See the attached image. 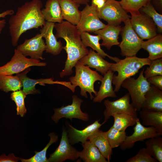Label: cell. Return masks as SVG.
<instances>
[{
    "instance_id": "1",
    "label": "cell",
    "mask_w": 162,
    "mask_h": 162,
    "mask_svg": "<svg viewBox=\"0 0 162 162\" xmlns=\"http://www.w3.org/2000/svg\"><path fill=\"white\" fill-rule=\"evenodd\" d=\"M40 0H32L18 7L9 20V33L12 45L16 46L21 35L27 30L42 27L46 22L41 13Z\"/></svg>"
},
{
    "instance_id": "2",
    "label": "cell",
    "mask_w": 162,
    "mask_h": 162,
    "mask_svg": "<svg viewBox=\"0 0 162 162\" xmlns=\"http://www.w3.org/2000/svg\"><path fill=\"white\" fill-rule=\"evenodd\" d=\"M54 28L56 31V38H62L66 43L63 47L67 55L64 68L71 71L79 59L88 53L89 50L83 44L76 26L63 21L60 23H55Z\"/></svg>"
},
{
    "instance_id": "3",
    "label": "cell",
    "mask_w": 162,
    "mask_h": 162,
    "mask_svg": "<svg viewBox=\"0 0 162 162\" xmlns=\"http://www.w3.org/2000/svg\"><path fill=\"white\" fill-rule=\"evenodd\" d=\"M75 67V76L69 78V82H64V85H66L73 93L76 87L79 86L80 89V94L82 96L87 98V92H88L90 99L93 100L94 97L92 93L96 96L97 93L94 89V83L97 81H101L103 76L96 71L91 69L88 66L83 65L79 62Z\"/></svg>"
},
{
    "instance_id": "4",
    "label": "cell",
    "mask_w": 162,
    "mask_h": 162,
    "mask_svg": "<svg viewBox=\"0 0 162 162\" xmlns=\"http://www.w3.org/2000/svg\"><path fill=\"white\" fill-rule=\"evenodd\" d=\"M151 62L148 57L140 58L134 56L126 57L115 63H112L110 69L118 73L117 75L114 74L113 76L112 83L115 86L114 91L118 92L124 80L136 75L140 69L146 65H149Z\"/></svg>"
},
{
    "instance_id": "5",
    "label": "cell",
    "mask_w": 162,
    "mask_h": 162,
    "mask_svg": "<svg viewBox=\"0 0 162 162\" xmlns=\"http://www.w3.org/2000/svg\"><path fill=\"white\" fill-rule=\"evenodd\" d=\"M144 70L143 68L136 79L130 77L124 80L121 85V87L128 90L131 103L138 111L141 110L145 95L151 86V84L144 76Z\"/></svg>"
},
{
    "instance_id": "6",
    "label": "cell",
    "mask_w": 162,
    "mask_h": 162,
    "mask_svg": "<svg viewBox=\"0 0 162 162\" xmlns=\"http://www.w3.org/2000/svg\"><path fill=\"white\" fill-rule=\"evenodd\" d=\"M124 26L122 28L120 34L122 40L118 46L121 50V55L123 56H136L142 49V40L133 29L129 19L124 22Z\"/></svg>"
},
{
    "instance_id": "7",
    "label": "cell",
    "mask_w": 162,
    "mask_h": 162,
    "mask_svg": "<svg viewBox=\"0 0 162 162\" xmlns=\"http://www.w3.org/2000/svg\"><path fill=\"white\" fill-rule=\"evenodd\" d=\"M97 10L99 18L106 21L109 25H120L131 17L119 2L115 0H107Z\"/></svg>"
},
{
    "instance_id": "8",
    "label": "cell",
    "mask_w": 162,
    "mask_h": 162,
    "mask_svg": "<svg viewBox=\"0 0 162 162\" xmlns=\"http://www.w3.org/2000/svg\"><path fill=\"white\" fill-rule=\"evenodd\" d=\"M45 62L39 60L28 58L16 49L10 61L3 66L0 67V75H10L20 73L33 66H45Z\"/></svg>"
},
{
    "instance_id": "9",
    "label": "cell",
    "mask_w": 162,
    "mask_h": 162,
    "mask_svg": "<svg viewBox=\"0 0 162 162\" xmlns=\"http://www.w3.org/2000/svg\"><path fill=\"white\" fill-rule=\"evenodd\" d=\"M72 98V102L71 104L54 108V113L51 118L55 123H58L62 118L69 119L71 121L73 118L85 122L89 120L88 115L86 112H83L81 109L83 100L75 95H73Z\"/></svg>"
},
{
    "instance_id": "10",
    "label": "cell",
    "mask_w": 162,
    "mask_h": 162,
    "mask_svg": "<svg viewBox=\"0 0 162 162\" xmlns=\"http://www.w3.org/2000/svg\"><path fill=\"white\" fill-rule=\"evenodd\" d=\"M81 13L80 20L76 26L80 33L83 32H94L106 26V25L100 20L97 8L94 5H86Z\"/></svg>"
},
{
    "instance_id": "11",
    "label": "cell",
    "mask_w": 162,
    "mask_h": 162,
    "mask_svg": "<svg viewBox=\"0 0 162 162\" xmlns=\"http://www.w3.org/2000/svg\"><path fill=\"white\" fill-rule=\"evenodd\" d=\"M130 20L133 29L142 40L149 39L157 34L155 24L146 14L140 12L131 15Z\"/></svg>"
},
{
    "instance_id": "12",
    "label": "cell",
    "mask_w": 162,
    "mask_h": 162,
    "mask_svg": "<svg viewBox=\"0 0 162 162\" xmlns=\"http://www.w3.org/2000/svg\"><path fill=\"white\" fill-rule=\"evenodd\" d=\"M130 96L128 93L115 100H105L104 104L105 107L103 114L104 123L111 116L115 114L127 113L137 116V111L132 103H130Z\"/></svg>"
},
{
    "instance_id": "13",
    "label": "cell",
    "mask_w": 162,
    "mask_h": 162,
    "mask_svg": "<svg viewBox=\"0 0 162 162\" xmlns=\"http://www.w3.org/2000/svg\"><path fill=\"white\" fill-rule=\"evenodd\" d=\"M80 152L69 143L66 129L63 127L60 144L48 160L49 162H62L67 160L74 161L79 158Z\"/></svg>"
},
{
    "instance_id": "14",
    "label": "cell",
    "mask_w": 162,
    "mask_h": 162,
    "mask_svg": "<svg viewBox=\"0 0 162 162\" xmlns=\"http://www.w3.org/2000/svg\"><path fill=\"white\" fill-rule=\"evenodd\" d=\"M134 132L130 135L126 136L125 140L119 146L123 150L132 148L135 143L138 141H142L146 139L161 135L154 127H144L140 123L139 119L134 128Z\"/></svg>"
},
{
    "instance_id": "15",
    "label": "cell",
    "mask_w": 162,
    "mask_h": 162,
    "mask_svg": "<svg viewBox=\"0 0 162 162\" xmlns=\"http://www.w3.org/2000/svg\"><path fill=\"white\" fill-rule=\"evenodd\" d=\"M43 38L40 33H38L30 39H26L16 49L25 57L29 56L34 59L44 60L43 54L46 46Z\"/></svg>"
},
{
    "instance_id": "16",
    "label": "cell",
    "mask_w": 162,
    "mask_h": 162,
    "mask_svg": "<svg viewBox=\"0 0 162 162\" xmlns=\"http://www.w3.org/2000/svg\"><path fill=\"white\" fill-rule=\"evenodd\" d=\"M104 124V122L100 124L97 120L84 129L79 130L66 122V130L69 143L72 145L80 142L84 143L88 140V137L99 129Z\"/></svg>"
},
{
    "instance_id": "17",
    "label": "cell",
    "mask_w": 162,
    "mask_h": 162,
    "mask_svg": "<svg viewBox=\"0 0 162 162\" xmlns=\"http://www.w3.org/2000/svg\"><path fill=\"white\" fill-rule=\"evenodd\" d=\"M55 23L46 22L40 30V34L45 40L46 52L56 56L59 54L63 49L61 40L58 41L53 33Z\"/></svg>"
},
{
    "instance_id": "18",
    "label": "cell",
    "mask_w": 162,
    "mask_h": 162,
    "mask_svg": "<svg viewBox=\"0 0 162 162\" xmlns=\"http://www.w3.org/2000/svg\"><path fill=\"white\" fill-rule=\"evenodd\" d=\"M78 62L83 65L95 68L103 75L107 72L112 64L105 60L92 49H90L88 53L79 59Z\"/></svg>"
},
{
    "instance_id": "19",
    "label": "cell",
    "mask_w": 162,
    "mask_h": 162,
    "mask_svg": "<svg viewBox=\"0 0 162 162\" xmlns=\"http://www.w3.org/2000/svg\"><path fill=\"white\" fill-rule=\"evenodd\" d=\"M120 25H106L103 28L99 29L94 33L99 35L102 40L100 46L106 47L110 50L112 47L114 45H118L120 42L118 41V36L122 29Z\"/></svg>"
},
{
    "instance_id": "20",
    "label": "cell",
    "mask_w": 162,
    "mask_h": 162,
    "mask_svg": "<svg viewBox=\"0 0 162 162\" xmlns=\"http://www.w3.org/2000/svg\"><path fill=\"white\" fill-rule=\"evenodd\" d=\"M141 110L162 112V91L151 85L145 95Z\"/></svg>"
},
{
    "instance_id": "21",
    "label": "cell",
    "mask_w": 162,
    "mask_h": 162,
    "mask_svg": "<svg viewBox=\"0 0 162 162\" xmlns=\"http://www.w3.org/2000/svg\"><path fill=\"white\" fill-rule=\"evenodd\" d=\"M29 68L21 73L16 74L21 80L22 85V90L26 95L39 93V90L36 88L35 86L38 84H53L59 83L60 82L54 81L52 78L33 79L27 76V74L30 70Z\"/></svg>"
},
{
    "instance_id": "22",
    "label": "cell",
    "mask_w": 162,
    "mask_h": 162,
    "mask_svg": "<svg viewBox=\"0 0 162 162\" xmlns=\"http://www.w3.org/2000/svg\"><path fill=\"white\" fill-rule=\"evenodd\" d=\"M63 19L71 24L76 26L80 19V4L74 0H59Z\"/></svg>"
},
{
    "instance_id": "23",
    "label": "cell",
    "mask_w": 162,
    "mask_h": 162,
    "mask_svg": "<svg viewBox=\"0 0 162 162\" xmlns=\"http://www.w3.org/2000/svg\"><path fill=\"white\" fill-rule=\"evenodd\" d=\"M114 72L109 69L104 75L99 89L97 95L93 99V102L101 103L107 97L115 98L117 96L112 86V80Z\"/></svg>"
},
{
    "instance_id": "24",
    "label": "cell",
    "mask_w": 162,
    "mask_h": 162,
    "mask_svg": "<svg viewBox=\"0 0 162 162\" xmlns=\"http://www.w3.org/2000/svg\"><path fill=\"white\" fill-rule=\"evenodd\" d=\"M41 12L47 22L60 23L63 21L59 0H47Z\"/></svg>"
},
{
    "instance_id": "25",
    "label": "cell",
    "mask_w": 162,
    "mask_h": 162,
    "mask_svg": "<svg viewBox=\"0 0 162 162\" xmlns=\"http://www.w3.org/2000/svg\"><path fill=\"white\" fill-rule=\"evenodd\" d=\"M83 149L80 151L79 158L85 162H108L98 148L91 142L87 140L81 143Z\"/></svg>"
},
{
    "instance_id": "26",
    "label": "cell",
    "mask_w": 162,
    "mask_h": 162,
    "mask_svg": "<svg viewBox=\"0 0 162 162\" xmlns=\"http://www.w3.org/2000/svg\"><path fill=\"white\" fill-rule=\"evenodd\" d=\"M88 140L98 148L108 162H110L113 151L105 135L104 132L98 129L89 136Z\"/></svg>"
},
{
    "instance_id": "27",
    "label": "cell",
    "mask_w": 162,
    "mask_h": 162,
    "mask_svg": "<svg viewBox=\"0 0 162 162\" xmlns=\"http://www.w3.org/2000/svg\"><path fill=\"white\" fill-rule=\"evenodd\" d=\"M141 47L148 52V58L151 60L162 58V34H157L146 41L143 40Z\"/></svg>"
},
{
    "instance_id": "28",
    "label": "cell",
    "mask_w": 162,
    "mask_h": 162,
    "mask_svg": "<svg viewBox=\"0 0 162 162\" xmlns=\"http://www.w3.org/2000/svg\"><path fill=\"white\" fill-rule=\"evenodd\" d=\"M80 34L82 43L86 47H91L104 58L106 56L116 62L120 60L118 57H113L109 56L101 48L99 43V40L101 39L99 35H92L87 32H82L80 33Z\"/></svg>"
},
{
    "instance_id": "29",
    "label": "cell",
    "mask_w": 162,
    "mask_h": 162,
    "mask_svg": "<svg viewBox=\"0 0 162 162\" xmlns=\"http://www.w3.org/2000/svg\"><path fill=\"white\" fill-rule=\"evenodd\" d=\"M140 117L142 120V124L152 126L162 135V112L140 111Z\"/></svg>"
},
{
    "instance_id": "30",
    "label": "cell",
    "mask_w": 162,
    "mask_h": 162,
    "mask_svg": "<svg viewBox=\"0 0 162 162\" xmlns=\"http://www.w3.org/2000/svg\"><path fill=\"white\" fill-rule=\"evenodd\" d=\"M114 118L112 127L120 130L125 131L129 127L134 125L139 119L136 116L127 113L114 114L112 116Z\"/></svg>"
},
{
    "instance_id": "31",
    "label": "cell",
    "mask_w": 162,
    "mask_h": 162,
    "mask_svg": "<svg viewBox=\"0 0 162 162\" xmlns=\"http://www.w3.org/2000/svg\"><path fill=\"white\" fill-rule=\"evenodd\" d=\"M22 87V82L16 75H0V89L6 92L20 90Z\"/></svg>"
},
{
    "instance_id": "32",
    "label": "cell",
    "mask_w": 162,
    "mask_h": 162,
    "mask_svg": "<svg viewBox=\"0 0 162 162\" xmlns=\"http://www.w3.org/2000/svg\"><path fill=\"white\" fill-rule=\"evenodd\" d=\"M145 145L149 155L158 161L162 162V137L160 136L148 139Z\"/></svg>"
},
{
    "instance_id": "33",
    "label": "cell",
    "mask_w": 162,
    "mask_h": 162,
    "mask_svg": "<svg viewBox=\"0 0 162 162\" xmlns=\"http://www.w3.org/2000/svg\"><path fill=\"white\" fill-rule=\"evenodd\" d=\"M104 133L112 149L120 146L125 140L127 136L125 131L119 130L112 126Z\"/></svg>"
},
{
    "instance_id": "34",
    "label": "cell",
    "mask_w": 162,
    "mask_h": 162,
    "mask_svg": "<svg viewBox=\"0 0 162 162\" xmlns=\"http://www.w3.org/2000/svg\"><path fill=\"white\" fill-rule=\"evenodd\" d=\"M48 136L50 137V140L45 147L41 151L34 152L35 154L33 157L28 159L21 158L22 162H49L46 157V153L49 147L53 143L58 141V137L54 132L50 133Z\"/></svg>"
},
{
    "instance_id": "35",
    "label": "cell",
    "mask_w": 162,
    "mask_h": 162,
    "mask_svg": "<svg viewBox=\"0 0 162 162\" xmlns=\"http://www.w3.org/2000/svg\"><path fill=\"white\" fill-rule=\"evenodd\" d=\"M140 10L150 17L155 24L158 31L160 33L162 32V15L158 13L151 1L149 2L141 8Z\"/></svg>"
},
{
    "instance_id": "36",
    "label": "cell",
    "mask_w": 162,
    "mask_h": 162,
    "mask_svg": "<svg viewBox=\"0 0 162 162\" xmlns=\"http://www.w3.org/2000/svg\"><path fill=\"white\" fill-rule=\"evenodd\" d=\"M152 0H120L119 1L122 7L131 15L140 13V9Z\"/></svg>"
},
{
    "instance_id": "37",
    "label": "cell",
    "mask_w": 162,
    "mask_h": 162,
    "mask_svg": "<svg viewBox=\"0 0 162 162\" xmlns=\"http://www.w3.org/2000/svg\"><path fill=\"white\" fill-rule=\"evenodd\" d=\"M26 95L22 90L13 92L10 94V98L16 105L17 114L23 117L26 112L25 105L24 99Z\"/></svg>"
},
{
    "instance_id": "38",
    "label": "cell",
    "mask_w": 162,
    "mask_h": 162,
    "mask_svg": "<svg viewBox=\"0 0 162 162\" xmlns=\"http://www.w3.org/2000/svg\"><path fill=\"white\" fill-rule=\"evenodd\" d=\"M143 74L146 79L157 75H162V58L152 61L149 67L144 70Z\"/></svg>"
},
{
    "instance_id": "39",
    "label": "cell",
    "mask_w": 162,
    "mask_h": 162,
    "mask_svg": "<svg viewBox=\"0 0 162 162\" xmlns=\"http://www.w3.org/2000/svg\"><path fill=\"white\" fill-rule=\"evenodd\" d=\"M126 162H157L158 161L148 153L146 148H141L134 156Z\"/></svg>"
},
{
    "instance_id": "40",
    "label": "cell",
    "mask_w": 162,
    "mask_h": 162,
    "mask_svg": "<svg viewBox=\"0 0 162 162\" xmlns=\"http://www.w3.org/2000/svg\"><path fill=\"white\" fill-rule=\"evenodd\" d=\"M148 81L156 88L162 91V75H157L147 79Z\"/></svg>"
},
{
    "instance_id": "41",
    "label": "cell",
    "mask_w": 162,
    "mask_h": 162,
    "mask_svg": "<svg viewBox=\"0 0 162 162\" xmlns=\"http://www.w3.org/2000/svg\"><path fill=\"white\" fill-rule=\"evenodd\" d=\"M14 13V11L12 9L8 10L4 12L0 13V18H4L8 15H11ZM6 23V20L5 19L0 20V35L2 31L5 26Z\"/></svg>"
},
{
    "instance_id": "42",
    "label": "cell",
    "mask_w": 162,
    "mask_h": 162,
    "mask_svg": "<svg viewBox=\"0 0 162 162\" xmlns=\"http://www.w3.org/2000/svg\"><path fill=\"white\" fill-rule=\"evenodd\" d=\"M21 159L16 157L13 153L10 154L8 156L5 155L4 153L0 155V162H17Z\"/></svg>"
},
{
    "instance_id": "43",
    "label": "cell",
    "mask_w": 162,
    "mask_h": 162,
    "mask_svg": "<svg viewBox=\"0 0 162 162\" xmlns=\"http://www.w3.org/2000/svg\"><path fill=\"white\" fill-rule=\"evenodd\" d=\"M107 0H91L92 4L98 8L101 7Z\"/></svg>"
},
{
    "instance_id": "44",
    "label": "cell",
    "mask_w": 162,
    "mask_h": 162,
    "mask_svg": "<svg viewBox=\"0 0 162 162\" xmlns=\"http://www.w3.org/2000/svg\"><path fill=\"white\" fill-rule=\"evenodd\" d=\"M154 5L162 11V0H152Z\"/></svg>"
},
{
    "instance_id": "45",
    "label": "cell",
    "mask_w": 162,
    "mask_h": 162,
    "mask_svg": "<svg viewBox=\"0 0 162 162\" xmlns=\"http://www.w3.org/2000/svg\"><path fill=\"white\" fill-rule=\"evenodd\" d=\"M80 4L87 5L88 4L89 0H74Z\"/></svg>"
}]
</instances>
